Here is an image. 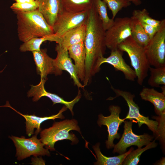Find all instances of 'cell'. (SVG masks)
Masks as SVG:
<instances>
[{"mask_svg":"<svg viewBox=\"0 0 165 165\" xmlns=\"http://www.w3.org/2000/svg\"><path fill=\"white\" fill-rule=\"evenodd\" d=\"M84 44L86 50L85 76L83 86H86L92 78L100 70L99 60L105 53V31L93 5L89 10L86 21Z\"/></svg>","mask_w":165,"mask_h":165,"instance_id":"1","label":"cell"},{"mask_svg":"<svg viewBox=\"0 0 165 165\" xmlns=\"http://www.w3.org/2000/svg\"><path fill=\"white\" fill-rule=\"evenodd\" d=\"M14 12L17 19L18 38L23 42L34 37L54 34L52 27L38 9L29 12Z\"/></svg>","mask_w":165,"mask_h":165,"instance_id":"2","label":"cell"},{"mask_svg":"<svg viewBox=\"0 0 165 165\" xmlns=\"http://www.w3.org/2000/svg\"><path fill=\"white\" fill-rule=\"evenodd\" d=\"M72 130L78 131L82 135L78 121L75 119L54 122L51 127L41 131L40 139L45 148L51 151H54V145L58 141L68 140L72 142V145L78 143L79 140L76 135L72 133H69Z\"/></svg>","mask_w":165,"mask_h":165,"instance_id":"3","label":"cell"},{"mask_svg":"<svg viewBox=\"0 0 165 165\" xmlns=\"http://www.w3.org/2000/svg\"><path fill=\"white\" fill-rule=\"evenodd\" d=\"M118 49L128 54L131 65L135 72L138 83L142 85L144 80L148 75L151 66L145 48L139 46L130 36L120 43Z\"/></svg>","mask_w":165,"mask_h":165,"instance_id":"4","label":"cell"},{"mask_svg":"<svg viewBox=\"0 0 165 165\" xmlns=\"http://www.w3.org/2000/svg\"><path fill=\"white\" fill-rule=\"evenodd\" d=\"M38 135L34 134L31 137L29 138H26L24 136H9L8 138L12 141L16 148L15 156L18 160H22L31 156H50L49 150L45 148L43 144L40 139L37 138Z\"/></svg>","mask_w":165,"mask_h":165,"instance_id":"5","label":"cell"},{"mask_svg":"<svg viewBox=\"0 0 165 165\" xmlns=\"http://www.w3.org/2000/svg\"><path fill=\"white\" fill-rule=\"evenodd\" d=\"M150 65L165 66V20H161L160 28L145 48Z\"/></svg>","mask_w":165,"mask_h":165,"instance_id":"6","label":"cell"},{"mask_svg":"<svg viewBox=\"0 0 165 165\" xmlns=\"http://www.w3.org/2000/svg\"><path fill=\"white\" fill-rule=\"evenodd\" d=\"M131 17H117L112 26L105 31L106 47L111 51L118 49V46L131 36Z\"/></svg>","mask_w":165,"mask_h":165,"instance_id":"7","label":"cell"},{"mask_svg":"<svg viewBox=\"0 0 165 165\" xmlns=\"http://www.w3.org/2000/svg\"><path fill=\"white\" fill-rule=\"evenodd\" d=\"M141 98L148 101L154 105L158 116L153 118L158 122L157 137L159 139H165V94L160 92L154 88L144 87L139 94Z\"/></svg>","mask_w":165,"mask_h":165,"instance_id":"8","label":"cell"},{"mask_svg":"<svg viewBox=\"0 0 165 165\" xmlns=\"http://www.w3.org/2000/svg\"><path fill=\"white\" fill-rule=\"evenodd\" d=\"M111 88L115 93L116 96L115 97L110 98L109 100H112L117 97L121 96L124 99L128 105L129 108V112L125 119H136L139 127L142 125L145 124L154 134L157 136L158 122L156 120L150 119L148 117H145L140 113L139 108L133 100L135 97V95L129 91L115 88L112 86Z\"/></svg>","mask_w":165,"mask_h":165,"instance_id":"9","label":"cell"},{"mask_svg":"<svg viewBox=\"0 0 165 165\" xmlns=\"http://www.w3.org/2000/svg\"><path fill=\"white\" fill-rule=\"evenodd\" d=\"M123 122V133L119 142L115 145L113 153L123 154L126 152L127 148L132 145L137 146L138 148H142L151 142L154 138L153 136L145 133L138 135L133 133L132 130L133 120L124 121Z\"/></svg>","mask_w":165,"mask_h":165,"instance_id":"10","label":"cell"},{"mask_svg":"<svg viewBox=\"0 0 165 165\" xmlns=\"http://www.w3.org/2000/svg\"><path fill=\"white\" fill-rule=\"evenodd\" d=\"M111 114L105 116L102 114L98 115L97 124L100 127L102 125L107 126L108 132V140L105 141L106 146L108 149L113 148L115 145L113 143L115 139H119L121 137L118 133L119 126L124 122L125 119H122L119 117L121 109L117 105H111L109 108Z\"/></svg>","mask_w":165,"mask_h":165,"instance_id":"11","label":"cell"},{"mask_svg":"<svg viewBox=\"0 0 165 165\" xmlns=\"http://www.w3.org/2000/svg\"><path fill=\"white\" fill-rule=\"evenodd\" d=\"M89 10L77 13H61L52 27L54 34L61 37L68 31L85 24Z\"/></svg>","mask_w":165,"mask_h":165,"instance_id":"12","label":"cell"},{"mask_svg":"<svg viewBox=\"0 0 165 165\" xmlns=\"http://www.w3.org/2000/svg\"><path fill=\"white\" fill-rule=\"evenodd\" d=\"M47 79H41L39 83L37 85H31V87L27 92V97H32L34 102L38 101L43 97L49 98L53 102V105L60 103L64 104L70 111L72 116L74 115L73 109L75 104L78 102L81 97V94L79 90L77 95L72 100L68 101L58 95L47 91L44 87V85Z\"/></svg>","mask_w":165,"mask_h":165,"instance_id":"13","label":"cell"},{"mask_svg":"<svg viewBox=\"0 0 165 165\" xmlns=\"http://www.w3.org/2000/svg\"><path fill=\"white\" fill-rule=\"evenodd\" d=\"M0 107H9L24 118L25 120L26 133L29 137L34 134H38L42 130L41 125L44 121L49 119L54 120L55 119L58 118L61 119H64L65 117L63 115L62 113L66 111L67 109L64 105L57 114L49 116L41 117L36 116L34 114H23L12 107L8 101H6V103L4 105L0 106Z\"/></svg>","mask_w":165,"mask_h":165,"instance_id":"14","label":"cell"},{"mask_svg":"<svg viewBox=\"0 0 165 165\" xmlns=\"http://www.w3.org/2000/svg\"><path fill=\"white\" fill-rule=\"evenodd\" d=\"M55 50L57 52V56L54 59L53 62L57 69L61 74L63 70L67 71L73 80L74 84L79 88H83L84 87L77 77L75 65L69 56L68 49L57 44Z\"/></svg>","mask_w":165,"mask_h":165,"instance_id":"15","label":"cell"},{"mask_svg":"<svg viewBox=\"0 0 165 165\" xmlns=\"http://www.w3.org/2000/svg\"><path fill=\"white\" fill-rule=\"evenodd\" d=\"M123 52L119 49L111 51L108 57H103L99 60L98 65L100 67L103 63L109 64L113 66L116 71L122 72L126 79L134 81L137 78L135 72L125 62L123 57Z\"/></svg>","mask_w":165,"mask_h":165,"instance_id":"16","label":"cell"},{"mask_svg":"<svg viewBox=\"0 0 165 165\" xmlns=\"http://www.w3.org/2000/svg\"><path fill=\"white\" fill-rule=\"evenodd\" d=\"M47 51L46 49H44L32 52L36 71L40 76L41 79H46L50 74H54L56 75L61 74L55 66L54 59L49 56Z\"/></svg>","mask_w":165,"mask_h":165,"instance_id":"17","label":"cell"},{"mask_svg":"<svg viewBox=\"0 0 165 165\" xmlns=\"http://www.w3.org/2000/svg\"><path fill=\"white\" fill-rule=\"evenodd\" d=\"M69 57L74 61L77 77L83 81L85 76L86 50L84 42L72 45L68 48Z\"/></svg>","mask_w":165,"mask_h":165,"instance_id":"18","label":"cell"},{"mask_svg":"<svg viewBox=\"0 0 165 165\" xmlns=\"http://www.w3.org/2000/svg\"><path fill=\"white\" fill-rule=\"evenodd\" d=\"M36 0L39 3L38 10L52 27L61 13L60 0Z\"/></svg>","mask_w":165,"mask_h":165,"instance_id":"19","label":"cell"},{"mask_svg":"<svg viewBox=\"0 0 165 165\" xmlns=\"http://www.w3.org/2000/svg\"><path fill=\"white\" fill-rule=\"evenodd\" d=\"M86 31V23L68 31L61 36L62 41L61 45L68 49L74 45L84 42Z\"/></svg>","mask_w":165,"mask_h":165,"instance_id":"20","label":"cell"},{"mask_svg":"<svg viewBox=\"0 0 165 165\" xmlns=\"http://www.w3.org/2000/svg\"><path fill=\"white\" fill-rule=\"evenodd\" d=\"M60 2L61 13H77L88 10L93 4V0H60Z\"/></svg>","mask_w":165,"mask_h":165,"instance_id":"21","label":"cell"},{"mask_svg":"<svg viewBox=\"0 0 165 165\" xmlns=\"http://www.w3.org/2000/svg\"><path fill=\"white\" fill-rule=\"evenodd\" d=\"M100 143L98 142L92 147L96 155L97 161L95 165H122L126 156L134 149L131 147L127 152L117 156L107 157L102 153L100 148Z\"/></svg>","mask_w":165,"mask_h":165,"instance_id":"22","label":"cell"},{"mask_svg":"<svg viewBox=\"0 0 165 165\" xmlns=\"http://www.w3.org/2000/svg\"><path fill=\"white\" fill-rule=\"evenodd\" d=\"M48 41L55 42L57 44L61 45L62 39L61 38L54 34L52 35L41 37H34L23 42L20 47L21 52L31 51L40 50V46L45 41Z\"/></svg>","mask_w":165,"mask_h":165,"instance_id":"23","label":"cell"},{"mask_svg":"<svg viewBox=\"0 0 165 165\" xmlns=\"http://www.w3.org/2000/svg\"><path fill=\"white\" fill-rule=\"evenodd\" d=\"M131 18V36L139 46L145 48L150 39L140 22L132 16Z\"/></svg>","mask_w":165,"mask_h":165,"instance_id":"24","label":"cell"},{"mask_svg":"<svg viewBox=\"0 0 165 165\" xmlns=\"http://www.w3.org/2000/svg\"><path fill=\"white\" fill-rule=\"evenodd\" d=\"M93 5L104 29L107 30L112 26L114 20L108 17L106 4L102 0H93Z\"/></svg>","mask_w":165,"mask_h":165,"instance_id":"25","label":"cell"},{"mask_svg":"<svg viewBox=\"0 0 165 165\" xmlns=\"http://www.w3.org/2000/svg\"><path fill=\"white\" fill-rule=\"evenodd\" d=\"M150 76L148 84L152 87H159L160 85H165V66L149 68Z\"/></svg>","mask_w":165,"mask_h":165,"instance_id":"26","label":"cell"},{"mask_svg":"<svg viewBox=\"0 0 165 165\" xmlns=\"http://www.w3.org/2000/svg\"><path fill=\"white\" fill-rule=\"evenodd\" d=\"M154 140L146 145L144 148H138L132 150L125 157L122 165H137L140 161V158L141 154L145 151L156 147L157 143Z\"/></svg>","mask_w":165,"mask_h":165,"instance_id":"27","label":"cell"},{"mask_svg":"<svg viewBox=\"0 0 165 165\" xmlns=\"http://www.w3.org/2000/svg\"><path fill=\"white\" fill-rule=\"evenodd\" d=\"M132 16L137 19L141 23L155 27H159L161 22V21L152 18L145 9H144L141 10H134L132 12Z\"/></svg>","mask_w":165,"mask_h":165,"instance_id":"28","label":"cell"},{"mask_svg":"<svg viewBox=\"0 0 165 165\" xmlns=\"http://www.w3.org/2000/svg\"><path fill=\"white\" fill-rule=\"evenodd\" d=\"M107 4L112 12V19H114L118 13L123 8L130 6L131 2L127 0H102Z\"/></svg>","mask_w":165,"mask_h":165,"instance_id":"29","label":"cell"},{"mask_svg":"<svg viewBox=\"0 0 165 165\" xmlns=\"http://www.w3.org/2000/svg\"><path fill=\"white\" fill-rule=\"evenodd\" d=\"M38 2L36 0L30 2L13 3L10 6V8L13 11H17L22 13L31 12L38 9Z\"/></svg>","mask_w":165,"mask_h":165,"instance_id":"30","label":"cell"},{"mask_svg":"<svg viewBox=\"0 0 165 165\" xmlns=\"http://www.w3.org/2000/svg\"><path fill=\"white\" fill-rule=\"evenodd\" d=\"M140 23L150 39L158 31L160 26L157 27L144 23Z\"/></svg>","mask_w":165,"mask_h":165,"instance_id":"31","label":"cell"},{"mask_svg":"<svg viewBox=\"0 0 165 165\" xmlns=\"http://www.w3.org/2000/svg\"><path fill=\"white\" fill-rule=\"evenodd\" d=\"M42 156H34L31 158V164L37 165H45V162L42 158Z\"/></svg>","mask_w":165,"mask_h":165,"instance_id":"32","label":"cell"},{"mask_svg":"<svg viewBox=\"0 0 165 165\" xmlns=\"http://www.w3.org/2000/svg\"><path fill=\"white\" fill-rule=\"evenodd\" d=\"M128 1L132 2L134 5L136 6H138L140 5L142 2L141 0H127Z\"/></svg>","mask_w":165,"mask_h":165,"instance_id":"33","label":"cell"},{"mask_svg":"<svg viewBox=\"0 0 165 165\" xmlns=\"http://www.w3.org/2000/svg\"><path fill=\"white\" fill-rule=\"evenodd\" d=\"M15 1L16 2L18 3H23L25 2H31L35 0H12Z\"/></svg>","mask_w":165,"mask_h":165,"instance_id":"34","label":"cell"},{"mask_svg":"<svg viewBox=\"0 0 165 165\" xmlns=\"http://www.w3.org/2000/svg\"><path fill=\"white\" fill-rule=\"evenodd\" d=\"M155 164L158 165H164L165 164V157H163L159 161H158L156 163V164Z\"/></svg>","mask_w":165,"mask_h":165,"instance_id":"35","label":"cell"},{"mask_svg":"<svg viewBox=\"0 0 165 165\" xmlns=\"http://www.w3.org/2000/svg\"><path fill=\"white\" fill-rule=\"evenodd\" d=\"M162 90V92L165 94V85H163L161 87Z\"/></svg>","mask_w":165,"mask_h":165,"instance_id":"36","label":"cell"},{"mask_svg":"<svg viewBox=\"0 0 165 165\" xmlns=\"http://www.w3.org/2000/svg\"><path fill=\"white\" fill-rule=\"evenodd\" d=\"M3 70H4V69L3 70H2V71H0V73H1L2 72Z\"/></svg>","mask_w":165,"mask_h":165,"instance_id":"37","label":"cell"}]
</instances>
